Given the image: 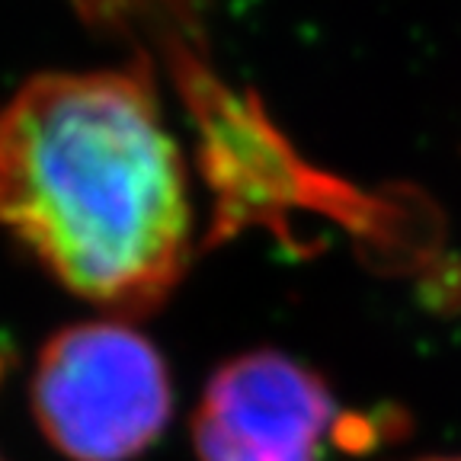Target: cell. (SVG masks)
Returning <instances> with one entry per match:
<instances>
[{"label":"cell","instance_id":"5b68a950","mask_svg":"<svg viewBox=\"0 0 461 461\" xmlns=\"http://www.w3.org/2000/svg\"><path fill=\"white\" fill-rule=\"evenodd\" d=\"M0 461H4V458H0Z\"/></svg>","mask_w":461,"mask_h":461},{"label":"cell","instance_id":"7a4b0ae2","mask_svg":"<svg viewBox=\"0 0 461 461\" xmlns=\"http://www.w3.org/2000/svg\"><path fill=\"white\" fill-rule=\"evenodd\" d=\"M29 407L65 461H138L170 426V368L131 321H77L39 349Z\"/></svg>","mask_w":461,"mask_h":461},{"label":"cell","instance_id":"6da1fadb","mask_svg":"<svg viewBox=\"0 0 461 461\" xmlns=\"http://www.w3.org/2000/svg\"><path fill=\"white\" fill-rule=\"evenodd\" d=\"M0 230L106 317L151 314L193 253L180 144L129 68L49 71L0 103Z\"/></svg>","mask_w":461,"mask_h":461},{"label":"cell","instance_id":"3957f363","mask_svg":"<svg viewBox=\"0 0 461 461\" xmlns=\"http://www.w3.org/2000/svg\"><path fill=\"white\" fill-rule=\"evenodd\" d=\"M343 420L314 368L279 349H253L212 372L189 432L199 461H324Z\"/></svg>","mask_w":461,"mask_h":461},{"label":"cell","instance_id":"277c9868","mask_svg":"<svg viewBox=\"0 0 461 461\" xmlns=\"http://www.w3.org/2000/svg\"><path fill=\"white\" fill-rule=\"evenodd\" d=\"M417 461H461V455H432V458H417Z\"/></svg>","mask_w":461,"mask_h":461}]
</instances>
